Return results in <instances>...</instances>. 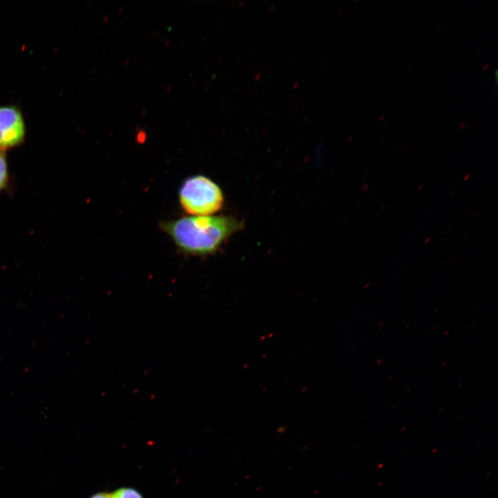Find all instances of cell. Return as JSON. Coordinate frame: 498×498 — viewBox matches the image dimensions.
Instances as JSON below:
<instances>
[{
    "label": "cell",
    "mask_w": 498,
    "mask_h": 498,
    "mask_svg": "<svg viewBox=\"0 0 498 498\" xmlns=\"http://www.w3.org/2000/svg\"><path fill=\"white\" fill-rule=\"evenodd\" d=\"M241 227L230 216H187L160 223L178 249L192 256L214 254Z\"/></svg>",
    "instance_id": "1"
},
{
    "label": "cell",
    "mask_w": 498,
    "mask_h": 498,
    "mask_svg": "<svg viewBox=\"0 0 498 498\" xmlns=\"http://www.w3.org/2000/svg\"><path fill=\"white\" fill-rule=\"evenodd\" d=\"M422 186H423V185H422V184H421V185H419V186H418V190H420V189H421Z\"/></svg>",
    "instance_id": "7"
},
{
    "label": "cell",
    "mask_w": 498,
    "mask_h": 498,
    "mask_svg": "<svg viewBox=\"0 0 498 498\" xmlns=\"http://www.w3.org/2000/svg\"><path fill=\"white\" fill-rule=\"evenodd\" d=\"M178 201L190 216H210L221 209L224 197L216 183L199 174L183 181L178 190Z\"/></svg>",
    "instance_id": "2"
},
{
    "label": "cell",
    "mask_w": 498,
    "mask_h": 498,
    "mask_svg": "<svg viewBox=\"0 0 498 498\" xmlns=\"http://www.w3.org/2000/svg\"><path fill=\"white\" fill-rule=\"evenodd\" d=\"M91 498H110V493L98 492L93 495Z\"/></svg>",
    "instance_id": "6"
},
{
    "label": "cell",
    "mask_w": 498,
    "mask_h": 498,
    "mask_svg": "<svg viewBox=\"0 0 498 498\" xmlns=\"http://www.w3.org/2000/svg\"><path fill=\"white\" fill-rule=\"evenodd\" d=\"M9 183V172L5 151H0V192L4 190Z\"/></svg>",
    "instance_id": "4"
},
{
    "label": "cell",
    "mask_w": 498,
    "mask_h": 498,
    "mask_svg": "<svg viewBox=\"0 0 498 498\" xmlns=\"http://www.w3.org/2000/svg\"><path fill=\"white\" fill-rule=\"evenodd\" d=\"M110 498H143L142 495L131 488H122L110 494Z\"/></svg>",
    "instance_id": "5"
},
{
    "label": "cell",
    "mask_w": 498,
    "mask_h": 498,
    "mask_svg": "<svg viewBox=\"0 0 498 498\" xmlns=\"http://www.w3.org/2000/svg\"><path fill=\"white\" fill-rule=\"evenodd\" d=\"M26 127L18 106L0 105V151H6L24 143Z\"/></svg>",
    "instance_id": "3"
}]
</instances>
